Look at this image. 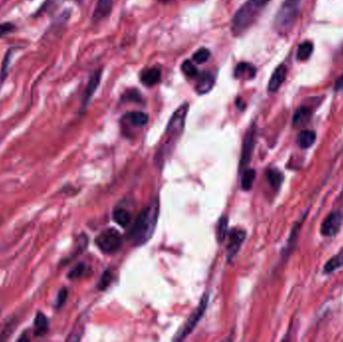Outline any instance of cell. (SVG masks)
Masks as SVG:
<instances>
[{
	"label": "cell",
	"instance_id": "18",
	"mask_svg": "<svg viewBox=\"0 0 343 342\" xmlns=\"http://www.w3.org/2000/svg\"><path fill=\"white\" fill-rule=\"evenodd\" d=\"M316 132L311 130H302L296 136V142L302 150L310 148L316 142Z\"/></svg>",
	"mask_w": 343,
	"mask_h": 342
},
{
	"label": "cell",
	"instance_id": "28",
	"mask_svg": "<svg viewBox=\"0 0 343 342\" xmlns=\"http://www.w3.org/2000/svg\"><path fill=\"white\" fill-rule=\"evenodd\" d=\"M122 100L124 102H142V96L140 92H138L136 88L132 90H126L122 96Z\"/></svg>",
	"mask_w": 343,
	"mask_h": 342
},
{
	"label": "cell",
	"instance_id": "29",
	"mask_svg": "<svg viewBox=\"0 0 343 342\" xmlns=\"http://www.w3.org/2000/svg\"><path fill=\"white\" fill-rule=\"evenodd\" d=\"M210 56H211V52H210L209 50H207V48H200L197 52L194 54L193 60L197 64H205L206 62H208Z\"/></svg>",
	"mask_w": 343,
	"mask_h": 342
},
{
	"label": "cell",
	"instance_id": "26",
	"mask_svg": "<svg viewBox=\"0 0 343 342\" xmlns=\"http://www.w3.org/2000/svg\"><path fill=\"white\" fill-rule=\"evenodd\" d=\"M90 271V267L86 264V263H78L76 264L68 274V279H78L82 277H84L88 275Z\"/></svg>",
	"mask_w": 343,
	"mask_h": 342
},
{
	"label": "cell",
	"instance_id": "20",
	"mask_svg": "<svg viewBox=\"0 0 343 342\" xmlns=\"http://www.w3.org/2000/svg\"><path fill=\"white\" fill-rule=\"evenodd\" d=\"M124 120L132 126H144L148 122V116L142 112H130L124 116Z\"/></svg>",
	"mask_w": 343,
	"mask_h": 342
},
{
	"label": "cell",
	"instance_id": "8",
	"mask_svg": "<svg viewBox=\"0 0 343 342\" xmlns=\"http://www.w3.org/2000/svg\"><path fill=\"white\" fill-rule=\"evenodd\" d=\"M256 126L251 124V126L246 132L243 146H242V154L240 160V172H243L245 168H247L249 162H251L253 150L256 144Z\"/></svg>",
	"mask_w": 343,
	"mask_h": 342
},
{
	"label": "cell",
	"instance_id": "21",
	"mask_svg": "<svg viewBox=\"0 0 343 342\" xmlns=\"http://www.w3.org/2000/svg\"><path fill=\"white\" fill-rule=\"evenodd\" d=\"M305 219V218H304ZM304 219H302L301 221H298L294 224V227L290 233V237L288 239V246L286 248V251L285 253L283 254V256L285 258H287L295 249V246H296V241L298 239V235H299V232H300V229H301V225L303 224V221Z\"/></svg>",
	"mask_w": 343,
	"mask_h": 342
},
{
	"label": "cell",
	"instance_id": "35",
	"mask_svg": "<svg viewBox=\"0 0 343 342\" xmlns=\"http://www.w3.org/2000/svg\"><path fill=\"white\" fill-rule=\"evenodd\" d=\"M342 88H343V74L336 80L335 90H340Z\"/></svg>",
	"mask_w": 343,
	"mask_h": 342
},
{
	"label": "cell",
	"instance_id": "9",
	"mask_svg": "<svg viewBox=\"0 0 343 342\" xmlns=\"http://www.w3.org/2000/svg\"><path fill=\"white\" fill-rule=\"evenodd\" d=\"M245 238H246V232L242 229H232L228 233L229 242H228V247H227V260L229 262H231L235 258Z\"/></svg>",
	"mask_w": 343,
	"mask_h": 342
},
{
	"label": "cell",
	"instance_id": "25",
	"mask_svg": "<svg viewBox=\"0 0 343 342\" xmlns=\"http://www.w3.org/2000/svg\"><path fill=\"white\" fill-rule=\"evenodd\" d=\"M313 44L311 42H302L297 50V60L304 62L307 60L313 52Z\"/></svg>",
	"mask_w": 343,
	"mask_h": 342
},
{
	"label": "cell",
	"instance_id": "13",
	"mask_svg": "<svg viewBox=\"0 0 343 342\" xmlns=\"http://www.w3.org/2000/svg\"><path fill=\"white\" fill-rule=\"evenodd\" d=\"M50 331V320L46 315L42 312L38 311L34 321V330L32 334L34 337H42Z\"/></svg>",
	"mask_w": 343,
	"mask_h": 342
},
{
	"label": "cell",
	"instance_id": "36",
	"mask_svg": "<svg viewBox=\"0 0 343 342\" xmlns=\"http://www.w3.org/2000/svg\"><path fill=\"white\" fill-rule=\"evenodd\" d=\"M160 2H170V0H160Z\"/></svg>",
	"mask_w": 343,
	"mask_h": 342
},
{
	"label": "cell",
	"instance_id": "27",
	"mask_svg": "<svg viewBox=\"0 0 343 342\" xmlns=\"http://www.w3.org/2000/svg\"><path fill=\"white\" fill-rule=\"evenodd\" d=\"M217 239L220 243H222L227 235H228V220L225 216L221 217L219 222H218V225H217Z\"/></svg>",
	"mask_w": 343,
	"mask_h": 342
},
{
	"label": "cell",
	"instance_id": "6",
	"mask_svg": "<svg viewBox=\"0 0 343 342\" xmlns=\"http://www.w3.org/2000/svg\"><path fill=\"white\" fill-rule=\"evenodd\" d=\"M208 302H209V295L208 294L203 295L197 309H195V311L189 317V319L186 322V324L184 325V327L174 337V339H173L174 341H181L190 335V333L194 330V328L197 326V324L200 322V320L204 316L206 309L208 307Z\"/></svg>",
	"mask_w": 343,
	"mask_h": 342
},
{
	"label": "cell",
	"instance_id": "33",
	"mask_svg": "<svg viewBox=\"0 0 343 342\" xmlns=\"http://www.w3.org/2000/svg\"><path fill=\"white\" fill-rule=\"evenodd\" d=\"M12 50H8L6 56V58L2 62V72H0V84H2L4 80H6V76H8V66H10V58H12Z\"/></svg>",
	"mask_w": 343,
	"mask_h": 342
},
{
	"label": "cell",
	"instance_id": "30",
	"mask_svg": "<svg viewBox=\"0 0 343 342\" xmlns=\"http://www.w3.org/2000/svg\"><path fill=\"white\" fill-rule=\"evenodd\" d=\"M182 72L188 78H195L198 76V70L191 60H185L182 64Z\"/></svg>",
	"mask_w": 343,
	"mask_h": 342
},
{
	"label": "cell",
	"instance_id": "24",
	"mask_svg": "<svg viewBox=\"0 0 343 342\" xmlns=\"http://www.w3.org/2000/svg\"><path fill=\"white\" fill-rule=\"evenodd\" d=\"M112 217H114V220L116 222V224H118L122 228H126L130 224V221H132V216L130 212L120 208L114 210Z\"/></svg>",
	"mask_w": 343,
	"mask_h": 342
},
{
	"label": "cell",
	"instance_id": "4",
	"mask_svg": "<svg viewBox=\"0 0 343 342\" xmlns=\"http://www.w3.org/2000/svg\"><path fill=\"white\" fill-rule=\"evenodd\" d=\"M302 0H285L279 8L275 18L274 28L279 34H289L300 16Z\"/></svg>",
	"mask_w": 343,
	"mask_h": 342
},
{
	"label": "cell",
	"instance_id": "7",
	"mask_svg": "<svg viewBox=\"0 0 343 342\" xmlns=\"http://www.w3.org/2000/svg\"><path fill=\"white\" fill-rule=\"evenodd\" d=\"M343 224V213L340 210L330 212L320 226V233L324 237H335Z\"/></svg>",
	"mask_w": 343,
	"mask_h": 342
},
{
	"label": "cell",
	"instance_id": "22",
	"mask_svg": "<svg viewBox=\"0 0 343 342\" xmlns=\"http://www.w3.org/2000/svg\"><path fill=\"white\" fill-rule=\"evenodd\" d=\"M343 267V253L331 257L323 267L324 274H331Z\"/></svg>",
	"mask_w": 343,
	"mask_h": 342
},
{
	"label": "cell",
	"instance_id": "32",
	"mask_svg": "<svg viewBox=\"0 0 343 342\" xmlns=\"http://www.w3.org/2000/svg\"><path fill=\"white\" fill-rule=\"evenodd\" d=\"M68 288L66 287H62L58 293V296H56V308L58 310H60L64 305L66 304V300H68Z\"/></svg>",
	"mask_w": 343,
	"mask_h": 342
},
{
	"label": "cell",
	"instance_id": "31",
	"mask_svg": "<svg viewBox=\"0 0 343 342\" xmlns=\"http://www.w3.org/2000/svg\"><path fill=\"white\" fill-rule=\"evenodd\" d=\"M112 278H114L112 272L110 270H106V271L104 272V274H102V276L100 282H98V289H100V290H106V289L110 286V284L112 283Z\"/></svg>",
	"mask_w": 343,
	"mask_h": 342
},
{
	"label": "cell",
	"instance_id": "34",
	"mask_svg": "<svg viewBox=\"0 0 343 342\" xmlns=\"http://www.w3.org/2000/svg\"><path fill=\"white\" fill-rule=\"evenodd\" d=\"M16 30V26L12 22H4L0 24V38L12 34Z\"/></svg>",
	"mask_w": 343,
	"mask_h": 342
},
{
	"label": "cell",
	"instance_id": "23",
	"mask_svg": "<svg viewBox=\"0 0 343 342\" xmlns=\"http://www.w3.org/2000/svg\"><path fill=\"white\" fill-rule=\"evenodd\" d=\"M256 179V170L254 168H245L242 172L241 187L244 191H250Z\"/></svg>",
	"mask_w": 343,
	"mask_h": 342
},
{
	"label": "cell",
	"instance_id": "14",
	"mask_svg": "<svg viewBox=\"0 0 343 342\" xmlns=\"http://www.w3.org/2000/svg\"><path fill=\"white\" fill-rule=\"evenodd\" d=\"M256 68L249 62H240L237 64L234 76L237 80H251L256 76Z\"/></svg>",
	"mask_w": 343,
	"mask_h": 342
},
{
	"label": "cell",
	"instance_id": "19",
	"mask_svg": "<svg viewBox=\"0 0 343 342\" xmlns=\"http://www.w3.org/2000/svg\"><path fill=\"white\" fill-rule=\"evenodd\" d=\"M266 176H267V179H268V182L270 183L271 187L275 190V191H278L283 182H284V175L283 173L281 172L280 170H278L277 168H270L267 170V172H266Z\"/></svg>",
	"mask_w": 343,
	"mask_h": 342
},
{
	"label": "cell",
	"instance_id": "5",
	"mask_svg": "<svg viewBox=\"0 0 343 342\" xmlns=\"http://www.w3.org/2000/svg\"><path fill=\"white\" fill-rule=\"evenodd\" d=\"M98 249L106 254H114L118 252L122 246V234L114 229H106L100 232L94 240Z\"/></svg>",
	"mask_w": 343,
	"mask_h": 342
},
{
	"label": "cell",
	"instance_id": "17",
	"mask_svg": "<svg viewBox=\"0 0 343 342\" xmlns=\"http://www.w3.org/2000/svg\"><path fill=\"white\" fill-rule=\"evenodd\" d=\"M162 78V72L158 68H150L144 70L140 74L142 84L146 86L152 88L160 82Z\"/></svg>",
	"mask_w": 343,
	"mask_h": 342
},
{
	"label": "cell",
	"instance_id": "2",
	"mask_svg": "<svg viewBox=\"0 0 343 342\" xmlns=\"http://www.w3.org/2000/svg\"><path fill=\"white\" fill-rule=\"evenodd\" d=\"M189 110V104H184L181 106L172 116L164 134V142L160 148H158L156 154L154 156V160L158 166L164 164L166 156L170 154L177 144V140L182 134V132L185 126L186 116Z\"/></svg>",
	"mask_w": 343,
	"mask_h": 342
},
{
	"label": "cell",
	"instance_id": "15",
	"mask_svg": "<svg viewBox=\"0 0 343 342\" xmlns=\"http://www.w3.org/2000/svg\"><path fill=\"white\" fill-rule=\"evenodd\" d=\"M112 8V0H98V4L96 6L92 20L94 22H100L106 18Z\"/></svg>",
	"mask_w": 343,
	"mask_h": 342
},
{
	"label": "cell",
	"instance_id": "16",
	"mask_svg": "<svg viewBox=\"0 0 343 342\" xmlns=\"http://www.w3.org/2000/svg\"><path fill=\"white\" fill-rule=\"evenodd\" d=\"M312 118V110L308 106H300L296 110V112L293 114L292 124L296 128H301L306 126Z\"/></svg>",
	"mask_w": 343,
	"mask_h": 342
},
{
	"label": "cell",
	"instance_id": "1",
	"mask_svg": "<svg viewBox=\"0 0 343 342\" xmlns=\"http://www.w3.org/2000/svg\"><path fill=\"white\" fill-rule=\"evenodd\" d=\"M158 214V199L152 200V202L140 211L128 233V240L134 246H142L152 238L156 230Z\"/></svg>",
	"mask_w": 343,
	"mask_h": 342
},
{
	"label": "cell",
	"instance_id": "10",
	"mask_svg": "<svg viewBox=\"0 0 343 342\" xmlns=\"http://www.w3.org/2000/svg\"><path fill=\"white\" fill-rule=\"evenodd\" d=\"M287 66L282 64L276 68V70L273 72L269 84H268V92H276L283 82H285L287 78Z\"/></svg>",
	"mask_w": 343,
	"mask_h": 342
},
{
	"label": "cell",
	"instance_id": "12",
	"mask_svg": "<svg viewBox=\"0 0 343 342\" xmlns=\"http://www.w3.org/2000/svg\"><path fill=\"white\" fill-rule=\"evenodd\" d=\"M102 76V70H96L90 76V78L88 80V82L86 84L84 94V106H86V104H88V102L90 100V98H92L94 92H96V90H98V86L100 84Z\"/></svg>",
	"mask_w": 343,
	"mask_h": 342
},
{
	"label": "cell",
	"instance_id": "3",
	"mask_svg": "<svg viewBox=\"0 0 343 342\" xmlns=\"http://www.w3.org/2000/svg\"><path fill=\"white\" fill-rule=\"evenodd\" d=\"M269 0H247L238 10L232 20V32L240 36L246 32L257 20Z\"/></svg>",
	"mask_w": 343,
	"mask_h": 342
},
{
	"label": "cell",
	"instance_id": "11",
	"mask_svg": "<svg viewBox=\"0 0 343 342\" xmlns=\"http://www.w3.org/2000/svg\"><path fill=\"white\" fill-rule=\"evenodd\" d=\"M215 76L212 72H202L198 78H197V82H196V92L199 94H205L207 92H209L214 84H215Z\"/></svg>",
	"mask_w": 343,
	"mask_h": 342
}]
</instances>
